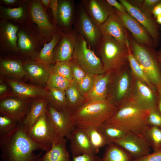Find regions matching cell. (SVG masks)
<instances>
[{
    "label": "cell",
    "instance_id": "16",
    "mask_svg": "<svg viewBox=\"0 0 161 161\" xmlns=\"http://www.w3.org/2000/svg\"><path fill=\"white\" fill-rule=\"evenodd\" d=\"M113 143L123 148L133 159L151 153V148L144 138L131 132H128L122 138Z\"/></svg>",
    "mask_w": 161,
    "mask_h": 161
},
{
    "label": "cell",
    "instance_id": "38",
    "mask_svg": "<svg viewBox=\"0 0 161 161\" xmlns=\"http://www.w3.org/2000/svg\"><path fill=\"white\" fill-rule=\"evenodd\" d=\"M73 81H70L59 75L52 72L45 84V88H56L65 91Z\"/></svg>",
    "mask_w": 161,
    "mask_h": 161
},
{
    "label": "cell",
    "instance_id": "49",
    "mask_svg": "<svg viewBox=\"0 0 161 161\" xmlns=\"http://www.w3.org/2000/svg\"><path fill=\"white\" fill-rule=\"evenodd\" d=\"M107 2L116 10L122 13H128L127 11L122 3L116 0H106Z\"/></svg>",
    "mask_w": 161,
    "mask_h": 161
},
{
    "label": "cell",
    "instance_id": "57",
    "mask_svg": "<svg viewBox=\"0 0 161 161\" xmlns=\"http://www.w3.org/2000/svg\"><path fill=\"white\" fill-rule=\"evenodd\" d=\"M155 19L157 23L160 25H161V13L155 18Z\"/></svg>",
    "mask_w": 161,
    "mask_h": 161
},
{
    "label": "cell",
    "instance_id": "10",
    "mask_svg": "<svg viewBox=\"0 0 161 161\" xmlns=\"http://www.w3.org/2000/svg\"><path fill=\"white\" fill-rule=\"evenodd\" d=\"M72 56L86 73L95 75L104 73L101 59L91 49L84 39L78 34Z\"/></svg>",
    "mask_w": 161,
    "mask_h": 161
},
{
    "label": "cell",
    "instance_id": "43",
    "mask_svg": "<svg viewBox=\"0 0 161 161\" xmlns=\"http://www.w3.org/2000/svg\"><path fill=\"white\" fill-rule=\"evenodd\" d=\"M73 77V80L79 83L87 74L80 66L75 59L73 56L70 60Z\"/></svg>",
    "mask_w": 161,
    "mask_h": 161
},
{
    "label": "cell",
    "instance_id": "18",
    "mask_svg": "<svg viewBox=\"0 0 161 161\" xmlns=\"http://www.w3.org/2000/svg\"><path fill=\"white\" fill-rule=\"evenodd\" d=\"M4 78V81L11 89L12 96L24 99L47 98V91L45 88L5 77Z\"/></svg>",
    "mask_w": 161,
    "mask_h": 161
},
{
    "label": "cell",
    "instance_id": "34",
    "mask_svg": "<svg viewBox=\"0 0 161 161\" xmlns=\"http://www.w3.org/2000/svg\"><path fill=\"white\" fill-rule=\"evenodd\" d=\"M46 89L47 91V99L49 104L58 110L69 112L67 107L65 90L56 88Z\"/></svg>",
    "mask_w": 161,
    "mask_h": 161
},
{
    "label": "cell",
    "instance_id": "41",
    "mask_svg": "<svg viewBox=\"0 0 161 161\" xmlns=\"http://www.w3.org/2000/svg\"><path fill=\"white\" fill-rule=\"evenodd\" d=\"M19 123L7 116H0V137L5 136L13 131Z\"/></svg>",
    "mask_w": 161,
    "mask_h": 161
},
{
    "label": "cell",
    "instance_id": "40",
    "mask_svg": "<svg viewBox=\"0 0 161 161\" xmlns=\"http://www.w3.org/2000/svg\"><path fill=\"white\" fill-rule=\"evenodd\" d=\"M84 129L90 141L96 149H99L107 144L104 137L97 128L90 127Z\"/></svg>",
    "mask_w": 161,
    "mask_h": 161
},
{
    "label": "cell",
    "instance_id": "50",
    "mask_svg": "<svg viewBox=\"0 0 161 161\" xmlns=\"http://www.w3.org/2000/svg\"><path fill=\"white\" fill-rule=\"evenodd\" d=\"M28 0H1L0 2L3 4L10 6L19 7L27 3Z\"/></svg>",
    "mask_w": 161,
    "mask_h": 161
},
{
    "label": "cell",
    "instance_id": "9",
    "mask_svg": "<svg viewBox=\"0 0 161 161\" xmlns=\"http://www.w3.org/2000/svg\"><path fill=\"white\" fill-rule=\"evenodd\" d=\"M74 29L83 37L90 48L97 49L102 36L99 27L88 15L81 2L76 6Z\"/></svg>",
    "mask_w": 161,
    "mask_h": 161
},
{
    "label": "cell",
    "instance_id": "17",
    "mask_svg": "<svg viewBox=\"0 0 161 161\" xmlns=\"http://www.w3.org/2000/svg\"><path fill=\"white\" fill-rule=\"evenodd\" d=\"M78 33L74 28L62 31L61 38L54 49L53 61H66L72 58Z\"/></svg>",
    "mask_w": 161,
    "mask_h": 161
},
{
    "label": "cell",
    "instance_id": "12",
    "mask_svg": "<svg viewBox=\"0 0 161 161\" xmlns=\"http://www.w3.org/2000/svg\"><path fill=\"white\" fill-rule=\"evenodd\" d=\"M46 112L28 130L27 133L30 139L41 147L42 150L47 151L51 148L54 141L60 138L56 136Z\"/></svg>",
    "mask_w": 161,
    "mask_h": 161
},
{
    "label": "cell",
    "instance_id": "36",
    "mask_svg": "<svg viewBox=\"0 0 161 161\" xmlns=\"http://www.w3.org/2000/svg\"><path fill=\"white\" fill-rule=\"evenodd\" d=\"M143 137L154 152L161 151V128L147 125Z\"/></svg>",
    "mask_w": 161,
    "mask_h": 161
},
{
    "label": "cell",
    "instance_id": "51",
    "mask_svg": "<svg viewBox=\"0 0 161 161\" xmlns=\"http://www.w3.org/2000/svg\"><path fill=\"white\" fill-rule=\"evenodd\" d=\"M8 87L6 84L1 83L0 84V99L7 97Z\"/></svg>",
    "mask_w": 161,
    "mask_h": 161
},
{
    "label": "cell",
    "instance_id": "7",
    "mask_svg": "<svg viewBox=\"0 0 161 161\" xmlns=\"http://www.w3.org/2000/svg\"><path fill=\"white\" fill-rule=\"evenodd\" d=\"M18 26L17 44L19 53L29 59H36L45 43L44 40L36 25L28 20Z\"/></svg>",
    "mask_w": 161,
    "mask_h": 161
},
{
    "label": "cell",
    "instance_id": "2",
    "mask_svg": "<svg viewBox=\"0 0 161 161\" xmlns=\"http://www.w3.org/2000/svg\"><path fill=\"white\" fill-rule=\"evenodd\" d=\"M118 109L107 99L90 100L73 112L71 117L76 127L97 128L110 118Z\"/></svg>",
    "mask_w": 161,
    "mask_h": 161
},
{
    "label": "cell",
    "instance_id": "52",
    "mask_svg": "<svg viewBox=\"0 0 161 161\" xmlns=\"http://www.w3.org/2000/svg\"><path fill=\"white\" fill-rule=\"evenodd\" d=\"M127 1L133 6L140 9L142 6L144 0H127Z\"/></svg>",
    "mask_w": 161,
    "mask_h": 161
},
{
    "label": "cell",
    "instance_id": "1",
    "mask_svg": "<svg viewBox=\"0 0 161 161\" xmlns=\"http://www.w3.org/2000/svg\"><path fill=\"white\" fill-rule=\"evenodd\" d=\"M1 161H37L41 153L34 152L41 147L29 137L22 123H19L11 132L0 137Z\"/></svg>",
    "mask_w": 161,
    "mask_h": 161
},
{
    "label": "cell",
    "instance_id": "54",
    "mask_svg": "<svg viewBox=\"0 0 161 161\" xmlns=\"http://www.w3.org/2000/svg\"><path fill=\"white\" fill-rule=\"evenodd\" d=\"M157 108L161 113V93L158 92Z\"/></svg>",
    "mask_w": 161,
    "mask_h": 161
},
{
    "label": "cell",
    "instance_id": "46",
    "mask_svg": "<svg viewBox=\"0 0 161 161\" xmlns=\"http://www.w3.org/2000/svg\"><path fill=\"white\" fill-rule=\"evenodd\" d=\"M132 161H161V151L133 159Z\"/></svg>",
    "mask_w": 161,
    "mask_h": 161
},
{
    "label": "cell",
    "instance_id": "33",
    "mask_svg": "<svg viewBox=\"0 0 161 161\" xmlns=\"http://www.w3.org/2000/svg\"><path fill=\"white\" fill-rule=\"evenodd\" d=\"M131 155L121 146L114 143L107 144L102 161H132Z\"/></svg>",
    "mask_w": 161,
    "mask_h": 161
},
{
    "label": "cell",
    "instance_id": "13",
    "mask_svg": "<svg viewBox=\"0 0 161 161\" xmlns=\"http://www.w3.org/2000/svg\"><path fill=\"white\" fill-rule=\"evenodd\" d=\"M46 112L57 137L69 139L76 127L71 119V114L67 111L58 110L49 103Z\"/></svg>",
    "mask_w": 161,
    "mask_h": 161
},
{
    "label": "cell",
    "instance_id": "19",
    "mask_svg": "<svg viewBox=\"0 0 161 161\" xmlns=\"http://www.w3.org/2000/svg\"><path fill=\"white\" fill-rule=\"evenodd\" d=\"M81 2L88 15L99 27L115 12V9L106 0H83Z\"/></svg>",
    "mask_w": 161,
    "mask_h": 161
},
{
    "label": "cell",
    "instance_id": "23",
    "mask_svg": "<svg viewBox=\"0 0 161 161\" xmlns=\"http://www.w3.org/2000/svg\"><path fill=\"white\" fill-rule=\"evenodd\" d=\"M26 76L32 82L45 85L52 73L51 65L37 59H27L23 61Z\"/></svg>",
    "mask_w": 161,
    "mask_h": 161
},
{
    "label": "cell",
    "instance_id": "53",
    "mask_svg": "<svg viewBox=\"0 0 161 161\" xmlns=\"http://www.w3.org/2000/svg\"><path fill=\"white\" fill-rule=\"evenodd\" d=\"M152 13L155 18L161 13V1L154 7Z\"/></svg>",
    "mask_w": 161,
    "mask_h": 161
},
{
    "label": "cell",
    "instance_id": "55",
    "mask_svg": "<svg viewBox=\"0 0 161 161\" xmlns=\"http://www.w3.org/2000/svg\"><path fill=\"white\" fill-rule=\"evenodd\" d=\"M41 1L44 7L46 9H48L51 0H41Z\"/></svg>",
    "mask_w": 161,
    "mask_h": 161
},
{
    "label": "cell",
    "instance_id": "47",
    "mask_svg": "<svg viewBox=\"0 0 161 161\" xmlns=\"http://www.w3.org/2000/svg\"><path fill=\"white\" fill-rule=\"evenodd\" d=\"M71 161H102V160L97 155L83 154L73 157Z\"/></svg>",
    "mask_w": 161,
    "mask_h": 161
},
{
    "label": "cell",
    "instance_id": "45",
    "mask_svg": "<svg viewBox=\"0 0 161 161\" xmlns=\"http://www.w3.org/2000/svg\"><path fill=\"white\" fill-rule=\"evenodd\" d=\"M161 1V0H144L142 6L139 9L146 15L152 16L153 10Z\"/></svg>",
    "mask_w": 161,
    "mask_h": 161
},
{
    "label": "cell",
    "instance_id": "35",
    "mask_svg": "<svg viewBox=\"0 0 161 161\" xmlns=\"http://www.w3.org/2000/svg\"><path fill=\"white\" fill-rule=\"evenodd\" d=\"M62 33H57L48 43H45L38 55L36 59L48 65L54 63L53 53L55 47L61 39Z\"/></svg>",
    "mask_w": 161,
    "mask_h": 161
},
{
    "label": "cell",
    "instance_id": "37",
    "mask_svg": "<svg viewBox=\"0 0 161 161\" xmlns=\"http://www.w3.org/2000/svg\"><path fill=\"white\" fill-rule=\"evenodd\" d=\"M128 59L129 64L133 76L147 84L152 89L157 90L148 80L131 50L128 55Z\"/></svg>",
    "mask_w": 161,
    "mask_h": 161
},
{
    "label": "cell",
    "instance_id": "26",
    "mask_svg": "<svg viewBox=\"0 0 161 161\" xmlns=\"http://www.w3.org/2000/svg\"><path fill=\"white\" fill-rule=\"evenodd\" d=\"M111 73H104L95 75L92 87L84 95L86 101L100 100L107 98L108 85Z\"/></svg>",
    "mask_w": 161,
    "mask_h": 161
},
{
    "label": "cell",
    "instance_id": "22",
    "mask_svg": "<svg viewBox=\"0 0 161 161\" xmlns=\"http://www.w3.org/2000/svg\"><path fill=\"white\" fill-rule=\"evenodd\" d=\"M18 30V25L7 19H1L0 47L1 51L19 53L17 44Z\"/></svg>",
    "mask_w": 161,
    "mask_h": 161
},
{
    "label": "cell",
    "instance_id": "30",
    "mask_svg": "<svg viewBox=\"0 0 161 161\" xmlns=\"http://www.w3.org/2000/svg\"><path fill=\"white\" fill-rule=\"evenodd\" d=\"M27 4V3L19 7L13 8L1 5L0 18L12 20L19 24H23L28 20Z\"/></svg>",
    "mask_w": 161,
    "mask_h": 161
},
{
    "label": "cell",
    "instance_id": "48",
    "mask_svg": "<svg viewBox=\"0 0 161 161\" xmlns=\"http://www.w3.org/2000/svg\"><path fill=\"white\" fill-rule=\"evenodd\" d=\"M49 7L52 11L53 24L55 26H57L58 0H51Z\"/></svg>",
    "mask_w": 161,
    "mask_h": 161
},
{
    "label": "cell",
    "instance_id": "4",
    "mask_svg": "<svg viewBox=\"0 0 161 161\" xmlns=\"http://www.w3.org/2000/svg\"><path fill=\"white\" fill-rule=\"evenodd\" d=\"M130 49L151 84L161 93V65L155 48L140 44L128 33Z\"/></svg>",
    "mask_w": 161,
    "mask_h": 161
},
{
    "label": "cell",
    "instance_id": "3",
    "mask_svg": "<svg viewBox=\"0 0 161 161\" xmlns=\"http://www.w3.org/2000/svg\"><path fill=\"white\" fill-rule=\"evenodd\" d=\"M96 49L104 73L111 74L129 64L130 46L120 44L112 37L102 35Z\"/></svg>",
    "mask_w": 161,
    "mask_h": 161
},
{
    "label": "cell",
    "instance_id": "20",
    "mask_svg": "<svg viewBox=\"0 0 161 161\" xmlns=\"http://www.w3.org/2000/svg\"><path fill=\"white\" fill-rule=\"evenodd\" d=\"M99 27L102 35L110 36L122 44L130 46L126 29L115 10Z\"/></svg>",
    "mask_w": 161,
    "mask_h": 161
},
{
    "label": "cell",
    "instance_id": "42",
    "mask_svg": "<svg viewBox=\"0 0 161 161\" xmlns=\"http://www.w3.org/2000/svg\"><path fill=\"white\" fill-rule=\"evenodd\" d=\"M95 76L92 74L87 73L81 81L77 84L79 90L84 96L91 90L94 81Z\"/></svg>",
    "mask_w": 161,
    "mask_h": 161
},
{
    "label": "cell",
    "instance_id": "39",
    "mask_svg": "<svg viewBox=\"0 0 161 161\" xmlns=\"http://www.w3.org/2000/svg\"><path fill=\"white\" fill-rule=\"evenodd\" d=\"M52 72L59 75L69 80L73 81L70 61H58L52 66Z\"/></svg>",
    "mask_w": 161,
    "mask_h": 161
},
{
    "label": "cell",
    "instance_id": "15",
    "mask_svg": "<svg viewBox=\"0 0 161 161\" xmlns=\"http://www.w3.org/2000/svg\"><path fill=\"white\" fill-rule=\"evenodd\" d=\"M123 4L128 12L134 18L145 28L154 42L155 48L157 47L161 41V27L152 16L146 15L139 9L131 5L127 0H119Z\"/></svg>",
    "mask_w": 161,
    "mask_h": 161
},
{
    "label": "cell",
    "instance_id": "27",
    "mask_svg": "<svg viewBox=\"0 0 161 161\" xmlns=\"http://www.w3.org/2000/svg\"><path fill=\"white\" fill-rule=\"evenodd\" d=\"M23 61L16 59H1L0 61V73L9 78L18 80L26 76Z\"/></svg>",
    "mask_w": 161,
    "mask_h": 161
},
{
    "label": "cell",
    "instance_id": "24",
    "mask_svg": "<svg viewBox=\"0 0 161 161\" xmlns=\"http://www.w3.org/2000/svg\"><path fill=\"white\" fill-rule=\"evenodd\" d=\"M69 139L73 157L83 154L96 155L99 151L92 145L83 129L76 127Z\"/></svg>",
    "mask_w": 161,
    "mask_h": 161
},
{
    "label": "cell",
    "instance_id": "14",
    "mask_svg": "<svg viewBox=\"0 0 161 161\" xmlns=\"http://www.w3.org/2000/svg\"><path fill=\"white\" fill-rule=\"evenodd\" d=\"M32 99H24L13 96L7 97L1 99L0 114L9 117L22 123L29 113Z\"/></svg>",
    "mask_w": 161,
    "mask_h": 161
},
{
    "label": "cell",
    "instance_id": "28",
    "mask_svg": "<svg viewBox=\"0 0 161 161\" xmlns=\"http://www.w3.org/2000/svg\"><path fill=\"white\" fill-rule=\"evenodd\" d=\"M66 141L65 138L54 141L51 148L37 161H71L66 148Z\"/></svg>",
    "mask_w": 161,
    "mask_h": 161
},
{
    "label": "cell",
    "instance_id": "31",
    "mask_svg": "<svg viewBox=\"0 0 161 161\" xmlns=\"http://www.w3.org/2000/svg\"><path fill=\"white\" fill-rule=\"evenodd\" d=\"M97 129L107 145L122 138L129 132L120 126L106 122L99 126Z\"/></svg>",
    "mask_w": 161,
    "mask_h": 161
},
{
    "label": "cell",
    "instance_id": "5",
    "mask_svg": "<svg viewBox=\"0 0 161 161\" xmlns=\"http://www.w3.org/2000/svg\"><path fill=\"white\" fill-rule=\"evenodd\" d=\"M150 110L141 109L128 102L120 108L106 122L120 126L143 137Z\"/></svg>",
    "mask_w": 161,
    "mask_h": 161
},
{
    "label": "cell",
    "instance_id": "29",
    "mask_svg": "<svg viewBox=\"0 0 161 161\" xmlns=\"http://www.w3.org/2000/svg\"><path fill=\"white\" fill-rule=\"evenodd\" d=\"M48 102L46 98L32 99L30 108L22 124L27 131L38 120L41 116L46 111Z\"/></svg>",
    "mask_w": 161,
    "mask_h": 161
},
{
    "label": "cell",
    "instance_id": "6",
    "mask_svg": "<svg viewBox=\"0 0 161 161\" xmlns=\"http://www.w3.org/2000/svg\"><path fill=\"white\" fill-rule=\"evenodd\" d=\"M133 75L129 64L111 74L108 85L106 99L120 108L128 103Z\"/></svg>",
    "mask_w": 161,
    "mask_h": 161
},
{
    "label": "cell",
    "instance_id": "44",
    "mask_svg": "<svg viewBox=\"0 0 161 161\" xmlns=\"http://www.w3.org/2000/svg\"><path fill=\"white\" fill-rule=\"evenodd\" d=\"M146 123L148 125L155 126L161 129V113L157 107L150 110Z\"/></svg>",
    "mask_w": 161,
    "mask_h": 161
},
{
    "label": "cell",
    "instance_id": "11",
    "mask_svg": "<svg viewBox=\"0 0 161 161\" xmlns=\"http://www.w3.org/2000/svg\"><path fill=\"white\" fill-rule=\"evenodd\" d=\"M158 92L133 75L129 101L143 110H150L157 107Z\"/></svg>",
    "mask_w": 161,
    "mask_h": 161
},
{
    "label": "cell",
    "instance_id": "21",
    "mask_svg": "<svg viewBox=\"0 0 161 161\" xmlns=\"http://www.w3.org/2000/svg\"><path fill=\"white\" fill-rule=\"evenodd\" d=\"M125 28L131 33V35L138 43L148 47L155 48L151 36L143 26L128 13H122L115 9Z\"/></svg>",
    "mask_w": 161,
    "mask_h": 161
},
{
    "label": "cell",
    "instance_id": "8",
    "mask_svg": "<svg viewBox=\"0 0 161 161\" xmlns=\"http://www.w3.org/2000/svg\"><path fill=\"white\" fill-rule=\"evenodd\" d=\"M27 7L28 20L35 24L45 43L50 41L55 34L62 32L50 20L41 0H29Z\"/></svg>",
    "mask_w": 161,
    "mask_h": 161
},
{
    "label": "cell",
    "instance_id": "25",
    "mask_svg": "<svg viewBox=\"0 0 161 161\" xmlns=\"http://www.w3.org/2000/svg\"><path fill=\"white\" fill-rule=\"evenodd\" d=\"M76 16V6L73 0H58L57 26L62 31L72 28Z\"/></svg>",
    "mask_w": 161,
    "mask_h": 161
},
{
    "label": "cell",
    "instance_id": "56",
    "mask_svg": "<svg viewBox=\"0 0 161 161\" xmlns=\"http://www.w3.org/2000/svg\"><path fill=\"white\" fill-rule=\"evenodd\" d=\"M157 53L158 61L161 65V47L157 51Z\"/></svg>",
    "mask_w": 161,
    "mask_h": 161
},
{
    "label": "cell",
    "instance_id": "32",
    "mask_svg": "<svg viewBox=\"0 0 161 161\" xmlns=\"http://www.w3.org/2000/svg\"><path fill=\"white\" fill-rule=\"evenodd\" d=\"M65 92L68 109L71 114L86 101L74 81L65 90Z\"/></svg>",
    "mask_w": 161,
    "mask_h": 161
}]
</instances>
